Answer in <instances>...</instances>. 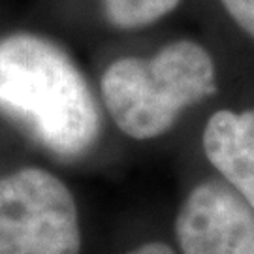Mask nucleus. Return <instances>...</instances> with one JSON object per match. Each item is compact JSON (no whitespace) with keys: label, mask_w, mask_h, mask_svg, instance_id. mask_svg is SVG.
Wrapping results in <instances>:
<instances>
[{"label":"nucleus","mask_w":254,"mask_h":254,"mask_svg":"<svg viewBox=\"0 0 254 254\" xmlns=\"http://www.w3.org/2000/svg\"><path fill=\"white\" fill-rule=\"evenodd\" d=\"M0 109L59 156L87 153L100 132L89 83L70 55L32 32L0 40Z\"/></svg>","instance_id":"nucleus-1"},{"label":"nucleus","mask_w":254,"mask_h":254,"mask_svg":"<svg viewBox=\"0 0 254 254\" xmlns=\"http://www.w3.org/2000/svg\"><path fill=\"white\" fill-rule=\"evenodd\" d=\"M213 53L198 40L179 38L153 57H121L104 70L100 92L117 128L147 141L170 132L185 109L217 92Z\"/></svg>","instance_id":"nucleus-2"},{"label":"nucleus","mask_w":254,"mask_h":254,"mask_svg":"<svg viewBox=\"0 0 254 254\" xmlns=\"http://www.w3.org/2000/svg\"><path fill=\"white\" fill-rule=\"evenodd\" d=\"M79 253V211L66 183L44 168L0 177V254Z\"/></svg>","instance_id":"nucleus-3"},{"label":"nucleus","mask_w":254,"mask_h":254,"mask_svg":"<svg viewBox=\"0 0 254 254\" xmlns=\"http://www.w3.org/2000/svg\"><path fill=\"white\" fill-rule=\"evenodd\" d=\"M183 254H254V209L224 181L196 185L175 217Z\"/></svg>","instance_id":"nucleus-4"},{"label":"nucleus","mask_w":254,"mask_h":254,"mask_svg":"<svg viewBox=\"0 0 254 254\" xmlns=\"http://www.w3.org/2000/svg\"><path fill=\"white\" fill-rule=\"evenodd\" d=\"M207 162L254 209V108L218 109L201 132Z\"/></svg>","instance_id":"nucleus-5"},{"label":"nucleus","mask_w":254,"mask_h":254,"mask_svg":"<svg viewBox=\"0 0 254 254\" xmlns=\"http://www.w3.org/2000/svg\"><path fill=\"white\" fill-rule=\"evenodd\" d=\"M183 0H104L108 21L119 30H139L173 13Z\"/></svg>","instance_id":"nucleus-6"},{"label":"nucleus","mask_w":254,"mask_h":254,"mask_svg":"<svg viewBox=\"0 0 254 254\" xmlns=\"http://www.w3.org/2000/svg\"><path fill=\"white\" fill-rule=\"evenodd\" d=\"M234 27L254 42V0H217Z\"/></svg>","instance_id":"nucleus-7"},{"label":"nucleus","mask_w":254,"mask_h":254,"mask_svg":"<svg viewBox=\"0 0 254 254\" xmlns=\"http://www.w3.org/2000/svg\"><path fill=\"white\" fill-rule=\"evenodd\" d=\"M127 254H175V251L162 241H149V243H143V245L132 249Z\"/></svg>","instance_id":"nucleus-8"}]
</instances>
